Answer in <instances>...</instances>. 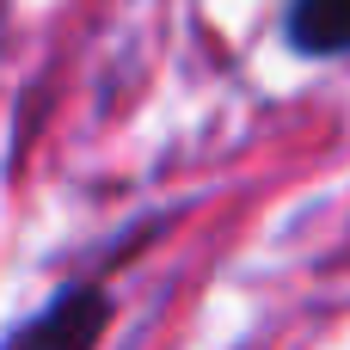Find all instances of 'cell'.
I'll list each match as a JSON object with an SVG mask.
<instances>
[{
	"mask_svg": "<svg viewBox=\"0 0 350 350\" xmlns=\"http://www.w3.org/2000/svg\"><path fill=\"white\" fill-rule=\"evenodd\" d=\"M111 314H117V301H111L105 283H68L31 320H18L0 338V350H98Z\"/></svg>",
	"mask_w": 350,
	"mask_h": 350,
	"instance_id": "obj_1",
	"label": "cell"
},
{
	"mask_svg": "<svg viewBox=\"0 0 350 350\" xmlns=\"http://www.w3.org/2000/svg\"><path fill=\"white\" fill-rule=\"evenodd\" d=\"M283 37L295 43V55H350V0H289L283 12Z\"/></svg>",
	"mask_w": 350,
	"mask_h": 350,
	"instance_id": "obj_2",
	"label": "cell"
}]
</instances>
